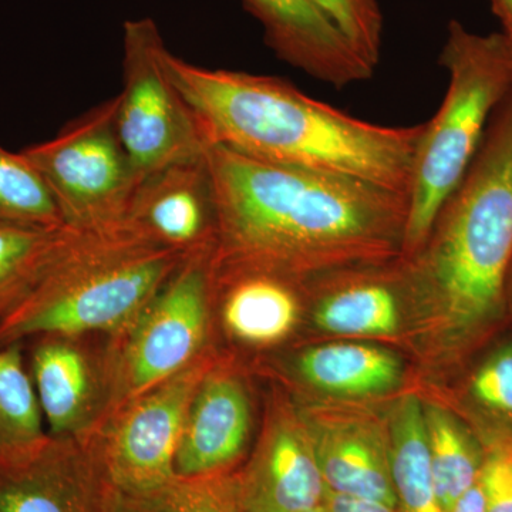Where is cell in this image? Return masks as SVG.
<instances>
[{
	"instance_id": "13",
	"label": "cell",
	"mask_w": 512,
	"mask_h": 512,
	"mask_svg": "<svg viewBox=\"0 0 512 512\" xmlns=\"http://www.w3.org/2000/svg\"><path fill=\"white\" fill-rule=\"evenodd\" d=\"M251 426L247 389L218 359L192 399L175 456V476H214L238 470Z\"/></svg>"
},
{
	"instance_id": "12",
	"label": "cell",
	"mask_w": 512,
	"mask_h": 512,
	"mask_svg": "<svg viewBox=\"0 0 512 512\" xmlns=\"http://www.w3.org/2000/svg\"><path fill=\"white\" fill-rule=\"evenodd\" d=\"M244 512H305L325 503L326 488L311 431L288 412L276 414L239 470Z\"/></svg>"
},
{
	"instance_id": "26",
	"label": "cell",
	"mask_w": 512,
	"mask_h": 512,
	"mask_svg": "<svg viewBox=\"0 0 512 512\" xmlns=\"http://www.w3.org/2000/svg\"><path fill=\"white\" fill-rule=\"evenodd\" d=\"M372 67L380 60L383 15L377 0H312Z\"/></svg>"
},
{
	"instance_id": "23",
	"label": "cell",
	"mask_w": 512,
	"mask_h": 512,
	"mask_svg": "<svg viewBox=\"0 0 512 512\" xmlns=\"http://www.w3.org/2000/svg\"><path fill=\"white\" fill-rule=\"evenodd\" d=\"M239 470L214 476H175L147 490L119 491L114 512H244Z\"/></svg>"
},
{
	"instance_id": "6",
	"label": "cell",
	"mask_w": 512,
	"mask_h": 512,
	"mask_svg": "<svg viewBox=\"0 0 512 512\" xmlns=\"http://www.w3.org/2000/svg\"><path fill=\"white\" fill-rule=\"evenodd\" d=\"M212 251L202 248L185 256L133 323L119 335L106 336L109 406L104 420L211 348Z\"/></svg>"
},
{
	"instance_id": "20",
	"label": "cell",
	"mask_w": 512,
	"mask_h": 512,
	"mask_svg": "<svg viewBox=\"0 0 512 512\" xmlns=\"http://www.w3.org/2000/svg\"><path fill=\"white\" fill-rule=\"evenodd\" d=\"M389 439L397 512H444L434 487L426 420L417 397H403L394 406Z\"/></svg>"
},
{
	"instance_id": "33",
	"label": "cell",
	"mask_w": 512,
	"mask_h": 512,
	"mask_svg": "<svg viewBox=\"0 0 512 512\" xmlns=\"http://www.w3.org/2000/svg\"><path fill=\"white\" fill-rule=\"evenodd\" d=\"M503 33V32H501ZM504 35V33H503ZM505 36V39H507V42H508V45H510V49H511V52H512V36H508V35H504Z\"/></svg>"
},
{
	"instance_id": "28",
	"label": "cell",
	"mask_w": 512,
	"mask_h": 512,
	"mask_svg": "<svg viewBox=\"0 0 512 512\" xmlns=\"http://www.w3.org/2000/svg\"><path fill=\"white\" fill-rule=\"evenodd\" d=\"M471 393L487 409L512 419V345L495 352L478 369Z\"/></svg>"
},
{
	"instance_id": "22",
	"label": "cell",
	"mask_w": 512,
	"mask_h": 512,
	"mask_svg": "<svg viewBox=\"0 0 512 512\" xmlns=\"http://www.w3.org/2000/svg\"><path fill=\"white\" fill-rule=\"evenodd\" d=\"M22 345L0 348V461L23 456L49 436Z\"/></svg>"
},
{
	"instance_id": "18",
	"label": "cell",
	"mask_w": 512,
	"mask_h": 512,
	"mask_svg": "<svg viewBox=\"0 0 512 512\" xmlns=\"http://www.w3.org/2000/svg\"><path fill=\"white\" fill-rule=\"evenodd\" d=\"M298 372L323 392L366 396L393 389L402 376V365L387 350L338 343L306 350L298 359Z\"/></svg>"
},
{
	"instance_id": "25",
	"label": "cell",
	"mask_w": 512,
	"mask_h": 512,
	"mask_svg": "<svg viewBox=\"0 0 512 512\" xmlns=\"http://www.w3.org/2000/svg\"><path fill=\"white\" fill-rule=\"evenodd\" d=\"M0 225L64 227L62 214L42 175L22 151L0 144Z\"/></svg>"
},
{
	"instance_id": "2",
	"label": "cell",
	"mask_w": 512,
	"mask_h": 512,
	"mask_svg": "<svg viewBox=\"0 0 512 512\" xmlns=\"http://www.w3.org/2000/svg\"><path fill=\"white\" fill-rule=\"evenodd\" d=\"M163 62L208 146L409 194L426 124L367 123L306 96L279 77L208 69L168 49Z\"/></svg>"
},
{
	"instance_id": "24",
	"label": "cell",
	"mask_w": 512,
	"mask_h": 512,
	"mask_svg": "<svg viewBox=\"0 0 512 512\" xmlns=\"http://www.w3.org/2000/svg\"><path fill=\"white\" fill-rule=\"evenodd\" d=\"M424 420L437 498L441 510L450 512L458 498L480 480L483 451L443 410L429 407Z\"/></svg>"
},
{
	"instance_id": "5",
	"label": "cell",
	"mask_w": 512,
	"mask_h": 512,
	"mask_svg": "<svg viewBox=\"0 0 512 512\" xmlns=\"http://www.w3.org/2000/svg\"><path fill=\"white\" fill-rule=\"evenodd\" d=\"M448 89L427 121L414 157L403 256L426 242L437 215L473 163L494 111L512 89V52L503 33L478 35L453 20L441 50Z\"/></svg>"
},
{
	"instance_id": "21",
	"label": "cell",
	"mask_w": 512,
	"mask_h": 512,
	"mask_svg": "<svg viewBox=\"0 0 512 512\" xmlns=\"http://www.w3.org/2000/svg\"><path fill=\"white\" fill-rule=\"evenodd\" d=\"M390 284L389 279H349L322 299L316 309V323L335 335H392L399 326L400 309Z\"/></svg>"
},
{
	"instance_id": "1",
	"label": "cell",
	"mask_w": 512,
	"mask_h": 512,
	"mask_svg": "<svg viewBox=\"0 0 512 512\" xmlns=\"http://www.w3.org/2000/svg\"><path fill=\"white\" fill-rule=\"evenodd\" d=\"M205 160L217 215L214 271L306 282L403 256L407 195L221 146H208Z\"/></svg>"
},
{
	"instance_id": "10",
	"label": "cell",
	"mask_w": 512,
	"mask_h": 512,
	"mask_svg": "<svg viewBox=\"0 0 512 512\" xmlns=\"http://www.w3.org/2000/svg\"><path fill=\"white\" fill-rule=\"evenodd\" d=\"M117 494L86 440L47 436L0 461V512H114Z\"/></svg>"
},
{
	"instance_id": "9",
	"label": "cell",
	"mask_w": 512,
	"mask_h": 512,
	"mask_svg": "<svg viewBox=\"0 0 512 512\" xmlns=\"http://www.w3.org/2000/svg\"><path fill=\"white\" fill-rule=\"evenodd\" d=\"M218 359L211 346L180 373L111 413L83 439L121 493L147 490L175 477L192 399Z\"/></svg>"
},
{
	"instance_id": "29",
	"label": "cell",
	"mask_w": 512,
	"mask_h": 512,
	"mask_svg": "<svg viewBox=\"0 0 512 512\" xmlns=\"http://www.w3.org/2000/svg\"><path fill=\"white\" fill-rule=\"evenodd\" d=\"M323 505L328 512H397L396 508L380 501L332 493V491H326Z\"/></svg>"
},
{
	"instance_id": "3",
	"label": "cell",
	"mask_w": 512,
	"mask_h": 512,
	"mask_svg": "<svg viewBox=\"0 0 512 512\" xmlns=\"http://www.w3.org/2000/svg\"><path fill=\"white\" fill-rule=\"evenodd\" d=\"M410 258L414 292L433 305L451 335L466 336L500 311L512 262V89Z\"/></svg>"
},
{
	"instance_id": "34",
	"label": "cell",
	"mask_w": 512,
	"mask_h": 512,
	"mask_svg": "<svg viewBox=\"0 0 512 512\" xmlns=\"http://www.w3.org/2000/svg\"><path fill=\"white\" fill-rule=\"evenodd\" d=\"M511 272H512V262H511L510 274H511ZM510 274H508V275H510Z\"/></svg>"
},
{
	"instance_id": "8",
	"label": "cell",
	"mask_w": 512,
	"mask_h": 512,
	"mask_svg": "<svg viewBox=\"0 0 512 512\" xmlns=\"http://www.w3.org/2000/svg\"><path fill=\"white\" fill-rule=\"evenodd\" d=\"M165 49L153 19L124 23L123 89L117 94L116 124L141 181L168 165L200 158L208 148L194 114L165 72Z\"/></svg>"
},
{
	"instance_id": "19",
	"label": "cell",
	"mask_w": 512,
	"mask_h": 512,
	"mask_svg": "<svg viewBox=\"0 0 512 512\" xmlns=\"http://www.w3.org/2000/svg\"><path fill=\"white\" fill-rule=\"evenodd\" d=\"M82 231L0 225V319L35 289Z\"/></svg>"
},
{
	"instance_id": "16",
	"label": "cell",
	"mask_w": 512,
	"mask_h": 512,
	"mask_svg": "<svg viewBox=\"0 0 512 512\" xmlns=\"http://www.w3.org/2000/svg\"><path fill=\"white\" fill-rule=\"evenodd\" d=\"M320 471L332 493L380 501L396 508L390 439L362 414H330L306 423Z\"/></svg>"
},
{
	"instance_id": "7",
	"label": "cell",
	"mask_w": 512,
	"mask_h": 512,
	"mask_svg": "<svg viewBox=\"0 0 512 512\" xmlns=\"http://www.w3.org/2000/svg\"><path fill=\"white\" fill-rule=\"evenodd\" d=\"M117 104L116 94L69 121L55 137L22 150L69 227L99 229L127 220L141 180L121 144Z\"/></svg>"
},
{
	"instance_id": "31",
	"label": "cell",
	"mask_w": 512,
	"mask_h": 512,
	"mask_svg": "<svg viewBox=\"0 0 512 512\" xmlns=\"http://www.w3.org/2000/svg\"><path fill=\"white\" fill-rule=\"evenodd\" d=\"M488 2L503 25L504 35L512 36V0H488Z\"/></svg>"
},
{
	"instance_id": "27",
	"label": "cell",
	"mask_w": 512,
	"mask_h": 512,
	"mask_svg": "<svg viewBox=\"0 0 512 512\" xmlns=\"http://www.w3.org/2000/svg\"><path fill=\"white\" fill-rule=\"evenodd\" d=\"M481 451L480 485L487 512H512V434L495 437Z\"/></svg>"
},
{
	"instance_id": "30",
	"label": "cell",
	"mask_w": 512,
	"mask_h": 512,
	"mask_svg": "<svg viewBox=\"0 0 512 512\" xmlns=\"http://www.w3.org/2000/svg\"><path fill=\"white\" fill-rule=\"evenodd\" d=\"M450 512H487L484 491L481 488L480 480L470 488L467 493L458 498L457 503Z\"/></svg>"
},
{
	"instance_id": "15",
	"label": "cell",
	"mask_w": 512,
	"mask_h": 512,
	"mask_svg": "<svg viewBox=\"0 0 512 512\" xmlns=\"http://www.w3.org/2000/svg\"><path fill=\"white\" fill-rule=\"evenodd\" d=\"M127 220L158 244L185 254L214 247L217 215L205 154L143 178Z\"/></svg>"
},
{
	"instance_id": "11",
	"label": "cell",
	"mask_w": 512,
	"mask_h": 512,
	"mask_svg": "<svg viewBox=\"0 0 512 512\" xmlns=\"http://www.w3.org/2000/svg\"><path fill=\"white\" fill-rule=\"evenodd\" d=\"M45 335L35 338L29 372L47 423V434L87 439L109 406L106 338Z\"/></svg>"
},
{
	"instance_id": "17",
	"label": "cell",
	"mask_w": 512,
	"mask_h": 512,
	"mask_svg": "<svg viewBox=\"0 0 512 512\" xmlns=\"http://www.w3.org/2000/svg\"><path fill=\"white\" fill-rule=\"evenodd\" d=\"M301 284L268 272L212 269V298L220 299L225 330L255 348L288 338L299 318L296 289Z\"/></svg>"
},
{
	"instance_id": "14",
	"label": "cell",
	"mask_w": 512,
	"mask_h": 512,
	"mask_svg": "<svg viewBox=\"0 0 512 512\" xmlns=\"http://www.w3.org/2000/svg\"><path fill=\"white\" fill-rule=\"evenodd\" d=\"M279 59L336 89L365 82L375 67L362 59L312 0H242Z\"/></svg>"
},
{
	"instance_id": "4",
	"label": "cell",
	"mask_w": 512,
	"mask_h": 512,
	"mask_svg": "<svg viewBox=\"0 0 512 512\" xmlns=\"http://www.w3.org/2000/svg\"><path fill=\"white\" fill-rule=\"evenodd\" d=\"M187 255L128 220L83 229L35 289L0 319V348L45 335H119Z\"/></svg>"
},
{
	"instance_id": "32",
	"label": "cell",
	"mask_w": 512,
	"mask_h": 512,
	"mask_svg": "<svg viewBox=\"0 0 512 512\" xmlns=\"http://www.w3.org/2000/svg\"><path fill=\"white\" fill-rule=\"evenodd\" d=\"M305 512H328L326 511L325 505H320L318 508H313V510L305 511Z\"/></svg>"
}]
</instances>
